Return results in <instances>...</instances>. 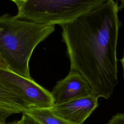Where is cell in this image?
I'll use <instances>...</instances> for the list:
<instances>
[{"label": "cell", "mask_w": 124, "mask_h": 124, "mask_svg": "<svg viewBox=\"0 0 124 124\" xmlns=\"http://www.w3.org/2000/svg\"><path fill=\"white\" fill-rule=\"evenodd\" d=\"M19 113H21L19 110L0 103V123L6 124V120L9 116Z\"/></svg>", "instance_id": "cell-9"}, {"label": "cell", "mask_w": 124, "mask_h": 124, "mask_svg": "<svg viewBox=\"0 0 124 124\" xmlns=\"http://www.w3.org/2000/svg\"><path fill=\"white\" fill-rule=\"evenodd\" d=\"M108 0H25L15 16L46 25L64 24L96 8Z\"/></svg>", "instance_id": "cell-3"}, {"label": "cell", "mask_w": 124, "mask_h": 124, "mask_svg": "<svg viewBox=\"0 0 124 124\" xmlns=\"http://www.w3.org/2000/svg\"><path fill=\"white\" fill-rule=\"evenodd\" d=\"M55 30L46 25L17 18L0 16V54L9 70L31 79L29 62L35 47Z\"/></svg>", "instance_id": "cell-2"}, {"label": "cell", "mask_w": 124, "mask_h": 124, "mask_svg": "<svg viewBox=\"0 0 124 124\" xmlns=\"http://www.w3.org/2000/svg\"><path fill=\"white\" fill-rule=\"evenodd\" d=\"M120 62L122 63V65L123 69V74H124V55L122 58L120 60Z\"/></svg>", "instance_id": "cell-15"}, {"label": "cell", "mask_w": 124, "mask_h": 124, "mask_svg": "<svg viewBox=\"0 0 124 124\" xmlns=\"http://www.w3.org/2000/svg\"><path fill=\"white\" fill-rule=\"evenodd\" d=\"M15 124H41L28 114L23 113L21 118Z\"/></svg>", "instance_id": "cell-10"}, {"label": "cell", "mask_w": 124, "mask_h": 124, "mask_svg": "<svg viewBox=\"0 0 124 124\" xmlns=\"http://www.w3.org/2000/svg\"><path fill=\"white\" fill-rule=\"evenodd\" d=\"M121 4L120 6H118V10H121L122 9L124 8V0H118Z\"/></svg>", "instance_id": "cell-14"}, {"label": "cell", "mask_w": 124, "mask_h": 124, "mask_svg": "<svg viewBox=\"0 0 124 124\" xmlns=\"http://www.w3.org/2000/svg\"><path fill=\"white\" fill-rule=\"evenodd\" d=\"M0 84L28 103L32 108H51L54 105L51 92L32 78L0 68Z\"/></svg>", "instance_id": "cell-4"}, {"label": "cell", "mask_w": 124, "mask_h": 124, "mask_svg": "<svg viewBox=\"0 0 124 124\" xmlns=\"http://www.w3.org/2000/svg\"><path fill=\"white\" fill-rule=\"evenodd\" d=\"M0 124H1V123H0Z\"/></svg>", "instance_id": "cell-16"}, {"label": "cell", "mask_w": 124, "mask_h": 124, "mask_svg": "<svg viewBox=\"0 0 124 124\" xmlns=\"http://www.w3.org/2000/svg\"><path fill=\"white\" fill-rule=\"evenodd\" d=\"M51 93L54 104H60L92 95V90L83 76L76 71L70 70L64 78L57 82Z\"/></svg>", "instance_id": "cell-5"}, {"label": "cell", "mask_w": 124, "mask_h": 124, "mask_svg": "<svg viewBox=\"0 0 124 124\" xmlns=\"http://www.w3.org/2000/svg\"><path fill=\"white\" fill-rule=\"evenodd\" d=\"M118 11V1L108 0L61 25L70 70L84 77L98 98H109L118 84L117 45L122 25Z\"/></svg>", "instance_id": "cell-1"}, {"label": "cell", "mask_w": 124, "mask_h": 124, "mask_svg": "<svg viewBox=\"0 0 124 124\" xmlns=\"http://www.w3.org/2000/svg\"><path fill=\"white\" fill-rule=\"evenodd\" d=\"M23 113L30 116L41 124H73L56 114L50 108H32Z\"/></svg>", "instance_id": "cell-7"}, {"label": "cell", "mask_w": 124, "mask_h": 124, "mask_svg": "<svg viewBox=\"0 0 124 124\" xmlns=\"http://www.w3.org/2000/svg\"><path fill=\"white\" fill-rule=\"evenodd\" d=\"M106 124H124V113L116 114Z\"/></svg>", "instance_id": "cell-11"}, {"label": "cell", "mask_w": 124, "mask_h": 124, "mask_svg": "<svg viewBox=\"0 0 124 124\" xmlns=\"http://www.w3.org/2000/svg\"><path fill=\"white\" fill-rule=\"evenodd\" d=\"M12 1H13L14 2H15L16 5H17V7H18L19 6H20L21 5V4L25 0H11Z\"/></svg>", "instance_id": "cell-13"}, {"label": "cell", "mask_w": 124, "mask_h": 124, "mask_svg": "<svg viewBox=\"0 0 124 124\" xmlns=\"http://www.w3.org/2000/svg\"><path fill=\"white\" fill-rule=\"evenodd\" d=\"M98 98L93 95L54 104L51 109L73 124H82L98 107Z\"/></svg>", "instance_id": "cell-6"}, {"label": "cell", "mask_w": 124, "mask_h": 124, "mask_svg": "<svg viewBox=\"0 0 124 124\" xmlns=\"http://www.w3.org/2000/svg\"><path fill=\"white\" fill-rule=\"evenodd\" d=\"M0 103L19 110L22 113L32 108L30 105L0 84Z\"/></svg>", "instance_id": "cell-8"}, {"label": "cell", "mask_w": 124, "mask_h": 124, "mask_svg": "<svg viewBox=\"0 0 124 124\" xmlns=\"http://www.w3.org/2000/svg\"><path fill=\"white\" fill-rule=\"evenodd\" d=\"M0 68L8 70V66H7L6 62H5V61L2 58L0 54Z\"/></svg>", "instance_id": "cell-12"}]
</instances>
